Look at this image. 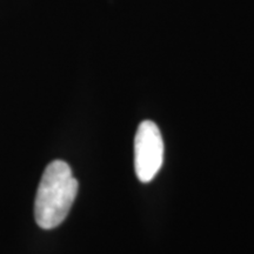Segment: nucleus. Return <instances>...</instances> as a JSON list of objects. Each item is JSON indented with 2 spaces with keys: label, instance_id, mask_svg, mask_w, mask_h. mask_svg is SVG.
<instances>
[{
  "label": "nucleus",
  "instance_id": "obj_1",
  "mask_svg": "<svg viewBox=\"0 0 254 254\" xmlns=\"http://www.w3.org/2000/svg\"><path fill=\"white\" fill-rule=\"evenodd\" d=\"M78 186V180L65 161L55 160L47 165L34 201V218L38 226L43 230L59 226L69 213Z\"/></svg>",
  "mask_w": 254,
  "mask_h": 254
},
{
  "label": "nucleus",
  "instance_id": "obj_2",
  "mask_svg": "<svg viewBox=\"0 0 254 254\" xmlns=\"http://www.w3.org/2000/svg\"><path fill=\"white\" fill-rule=\"evenodd\" d=\"M164 163V141L157 124L140 123L134 138V170L141 183L154 179Z\"/></svg>",
  "mask_w": 254,
  "mask_h": 254
}]
</instances>
